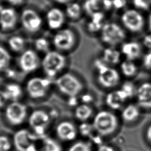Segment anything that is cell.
Here are the masks:
<instances>
[{"mask_svg": "<svg viewBox=\"0 0 151 151\" xmlns=\"http://www.w3.org/2000/svg\"><path fill=\"white\" fill-rule=\"evenodd\" d=\"M92 125L95 132L101 136L113 133L118 126V119L112 112L101 110L94 117Z\"/></svg>", "mask_w": 151, "mask_h": 151, "instance_id": "cell-1", "label": "cell"}, {"mask_svg": "<svg viewBox=\"0 0 151 151\" xmlns=\"http://www.w3.org/2000/svg\"><path fill=\"white\" fill-rule=\"evenodd\" d=\"M65 57L57 51H49L45 53L41 61V65L47 77H55L65 67Z\"/></svg>", "mask_w": 151, "mask_h": 151, "instance_id": "cell-2", "label": "cell"}, {"mask_svg": "<svg viewBox=\"0 0 151 151\" xmlns=\"http://www.w3.org/2000/svg\"><path fill=\"white\" fill-rule=\"evenodd\" d=\"M55 84L61 93L69 97H77L83 88L81 81L70 73H64L59 76L56 79Z\"/></svg>", "mask_w": 151, "mask_h": 151, "instance_id": "cell-3", "label": "cell"}, {"mask_svg": "<svg viewBox=\"0 0 151 151\" xmlns=\"http://www.w3.org/2000/svg\"><path fill=\"white\" fill-rule=\"evenodd\" d=\"M39 136L29 130L22 129L15 133L13 143L18 151H38Z\"/></svg>", "mask_w": 151, "mask_h": 151, "instance_id": "cell-4", "label": "cell"}, {"mask_svg": "<svg viewBox=\"0 0 151 151\" xmlns=\"http://www.w3.org/2000/svg\"><path fill=\"white\" fill-rule=\"evenodd\" d=\"M126 38L124 30L117 24H104L101 29V39L106 44L113 47L122 43Z\"/></svg>", "mask_w": 151, "mask_h": 151, "instance_id": "cell-5", "label": "cell"}, {"mask_svg": "<svg viewBox=\"0 0 151 151\" xmlns=\"http://www.w3.org/2000/svg\"><path fill=\"white\" fill-rule=\"evenodd\" d=\"M51 84L48 77H34L29 79L26 84V91L28 96L33 99L44 97Z\"/></svg>", "mask_w": 151, "mask_h": 151, "instance_id": "cell-6", "label": "cell"}, {"mask_svg": "<svg viewBox=\"0 0 151 151\" xmlns=\"http://www.w3.org/2000/svg\"><path fill=\"white\" fill-rule=\"evenodd\" d=\"M19 22L24 30L29 33H35L40 29L42 20L35 10L26 8L19 14Z\"/></svg>", "mask_w": 151, "mask_h": 151, "instance_id": "cell-7", "label": "cell"}, {"mask_svg": "<svg viewBox=\"0 0 151 151\" xmlns=\"http://www.w3.org/2000/svg\"><path fill=\"white\" fill-rule=\"evenodd\" d=\"M5 116L9 124L13 126H19L25 121L27 117V107L18 101H11L5 108Z\"/></svg>", "mask_w": 151, "mask_h": 151, "instance_id": "cell-8", "label": "cell"}, {"mask_svg": "<svg viewBox=\"0 0 151 151\" xmlns=\"http://www.w3.org/2000/svg\"><path fill=\"white\" fill-rule=\"evenodd\" d=\"M50 122L49 114L43 110L33 111L28 119L29 126L32 129L33 133L38 136L45 135V132Z\"/></svg>", "mask_w": 151, "mask_h": 151, "instance_id": "cell-9", "label": "cell"}, {"mask_svg": "<svg viewBox=\"0 0 151 151\" xmlns=\"http://www.w3.org/2000/svg\"><path fill=\"white\" fill-rule=\"evenodd\" d=\"M19 21V15L14 7L5 6L0 9V29L5 32L15 28Z\"/></svg>", "mask_w": 151, "mask_h": 151, "instance_id": "cell-10", "label": "cell"}, {"mask_svg": "<svg viewBox=\"0 0 151 151\" xmlns=\"http://www.w3.org/2000/svg\"><path fill=\"white\" fill-rule=\"evenodd\" d=\"M76 37L72 30L64 28L57 31L52 39L55 48L60 51H68L74 45Z\"/></svg>", "mask_w": 151, "mask_h": 151, "instance_id": "cell-11", "label": "cell"}, {"mask_svg": "<svg viewBox=\"0 0 151 151\" xmlns=\"http://www.w3.org/2000/svg\"><path fill=\"white\" fill-rule=\"evenodd\" d=\"M97 81L101 86L110 88L116 86L120 77L119 72L114 68L106 65L97 71Z\"/></svg>", "mask_w": 151, "mask_h": 151, "instance_id": "cell-12", "label": "cell"}, {"mask_svg": "<svg viewBox=\"0 0 151 151\" xmlns=\"http://www.w3.org/2000/svg\"><path fill=\"white\" fill-rule=\"evenodd\" d=\"M38 54L33 50L24 51L19 58V65L25 73H30L37 70L41 64Z\"/></svg>", "mask_w": 151, "mask_h": 151, "instance_id": "cell-13", "label": "cell"}, {"mask_svg": "<svg viewBox=\"0 0 151 151\" xmlns=\"http://www.w3.org/2000/svg\"><path fill=\"white\" fill-rule=\"evenodd\" d=\"M122 22L129 31L136 32L142 30L144 25V19L142 15L136 10L128 9L122 15Z\"/></svg>", "mask_w": 151, "mask_h": 151, "instance_id": "cell-14", "label": "cell"}, {"mask_svg": "<svg viewBox=\"0 0 151 151\" xmlns=\"http://www.w3.org/2000/svg\"><path fill=\"white\" fill-rule=\"evenodd\" d=\"M57 137L63 141H72L77 135V129L73 123L68 121L60 122L55 129Z\"/></svg>", "mask_w": 151, "mask_h": 151, "instance_id": "cell-15", "label": "cell"}, {"mask_svg": "<svg viewBox=\"0 0 151 151\" xmlns=\"http://www.w3.org/2000/svg\"><path fill=\"white\" fill-rule=\"evenodd\" d=\"M136 96L139 107L151 109V83L145 82L140 85L136 89Z\"/></svg>", "mask_w": 151, "mask_h": 151, "instance_id": "cell-16", "label": "cell"}, {"mask_svg": "<svg viewBox=\"0 0 151 151\" xmlns=\"http://www.w3.org/2000/svg\"><path fill=\"white\" fill-rule=\"evenodd\" d=\"M127 100L124 93L120 90L110 91L106 96V104L113 110L120 109Z\"/></svg>", "mask_w": 151, "mask_h": 151, "instance_id": "cell-17", "label": "cell"}, {"mask_svg": "<svg viewBox=\"0 0 151 151\" xmlns=\"http://www.w3.org/2000/svg\"><path fill=\"white\" fill-rule=\"evenodd\" d=\"M48 26L52 29H58L61 27L64 22V15L63 11L57 8L48 10L46 15Z\"/></svg>", "mask_w": 151, "mask_h": 151, "instance_id": "cell-18", "label": "cell"}, {"mask_svg": "<svg viewBox=\"0 0 151 151\" xmlns=\"http://www.w3.org/2000/svg\"><path fill=\"white\" fill-rule=\"evenodd\" d=\"M120 52L126 57V60L133 61L140 57L142 48L138 42L129 41L122 44Z\"/></svg>", "mask_w": 151, "mask_h": 151, "instance_id": "cell-19", "label": "cell"}, {"mask_svg": "<svg viewBox=\"0 0 151 151\" xmlns=\"http://www.w3.org/2000/svg\"><path fill=\"white\" fill-rule=\"evenodd\" d=\"M120 56L121 52L120 51L113 47H109L104 49L101 58L110 66L118 64L120 60Z\"/></svg>", "mask_w": 151, "mask_h": 151, "instance_id": "cell-20", "label": "cell"}, {"mask_svg": "<svg viewBox=\"0 0 151 151\" xmlns=\"http://www.w3.org/2000/svg\"><path fill=\"white\" fill-rule=\"evenodd\" d=\"M140 116V110L137 106L134 104L127 105L122 111L121 116L126 122H132L137 119Z\"/></svg>", "mask_w": 151, "mask_h": 151, "instance_id": "cell-21", "label": "cell"}, {"mask_svg": "<svg viewBox=\"0 0 151 151\" xmlns=\"http://www.w3.org/2000/svg\"><path fill=\"white\" fill-rule=\"evenodd\" d=\"M4 92L8 100L11 101H18L22 94V89L21 87L14 83L7 84L4 89Z\"/></svg>", "mask_w": 151, "mask_h": 151, "instance_id": "cell-22", "label": "cell"}, {"mask_svg": "<svg viewBox=\"0 0 151 151\" xmlns=\"http://www.w3.org/2000/svg\"><path fill=\"white\" fill-rule=\"evenodd\" d=\"M93 114L92 108L87 104L78 105L74 110L75 117L79 121L85 122L89 119Z\"/></svg>", "mask_w": 151, "mask_h": 151, "instance_id": "cell-23", "label": "cell"}, {"mask_svg": "<svg viewBox=\"0 0 151 151\" xmlns=\"http://www.w3.org/2000/svg\"><path fill=\"white\" fill-rule=\"evenodd\" d=\"M8 44L12 51L19 52L22 51L24 49L25 41L24 38L20 35H13L8 39Z\"/></svg>", "mask_w": 151, "mask_h": 151, "instance_id": "cell-24", "label": "cell"}, {"mask_svg": "<svg viewBox=\"0 0 151 151\" xmlns=\"http://www.w3.org/2000/svg\"><path fill=\"white\" fill-rule=\"evenodd\" d=\"M120 70L124 76L132 77L136 74L137 72V67L133 61L126 60L121 63Z\"/></svg>", "mask_w": 151, "mask_h": 151, "instance_id": "cell-25", "label": "cell"}, {"mask_svg": "<svg viewBox=\"0 0 151 151\" xmlns=\"http://www.w3.org/2000/svg\"><path fill=\"white\" fill-rule=\"evenodd\" d=\"M84 9L90 15L96 12L100 11L103 9V0H86Z\"/></svg>", "mask_w": 151, "mask_h": 151, "instance_id": "cell-26", "label": "cell"}, {"mask_svg": "<svg viewBox=\"0 0 151 151\" xmlns=\"http://www.w3.org/2000/svg\"><path fill=\"white\" fill-rule=\"evenodd\" d=\"M42 151H62V147L57 141L46 135L44 139Z\"/></svg>", "mask_w": 151, "mask_h": 151, "instance_id": "cell-27", "label": "cell"}, {"mask_svg": "<svg viewBox=\"0 0 151 151\" xmlns=\"http://www.w3.org/2000/svg\"><path fill=\"white\" fill-rule=\"evenodd\" d=\"M11 60V57L4 47L0 45V72L8 68Z\"/></svg>", "mask_w": 151, "mask_h": 151, "instance_id": "cell-28", "label": "cell"}, {"mask_svg": "<svg viewBox=\"0 0 151 151\" xmlns=\"http://www.w3.org/2000/svg\"><path fill=\"white\" fill-rule=\"evenodd\" d=\"M81 13V8L78 3H71L66 8V14L67 16L71 19H75L78 18Z\"/></svg>", "mask_w": 151, "mask_h": 151, "instance_id": "cell-29", "label": "cell"}, {"mask_svg": "<svg viewBox=\"0 0 151 151\" xmlns=\"http://www.w3.org/2000/svg\"><path fill=\"white\" fill-rule=\"evenodd\" d=\"M34 46L37 51L47 53L49 51L50 42L45 38L39 37L35 40Z\"/></svg>", "mask_w": 151, "mask_h": 151, "instance_id": "cell-30", "label": "cell"}, {"mask_svg": "<svg viewBox=\"0 0 151 151\" xmlns=\"http://www.w3.org/2000/svg\"><path fill=\"white\" fill-rule=\"evenodd\" d=\"M67 151H93L91 145L84 141H78L73 143Z\"/></svg>", "mask_w": 151, "mask_h": 151, "instance_id": "cell-31", "label": "cell"}, {"mask_svg": "<svg viewBox=\"0 0 151 151\" xmlns=\"http://www.w3.org/2000/svg\"><path fill=\"white\" fill-rule=\"evenodd\" d=\"M120 89L124 93L127 99L132 98L136 94V89L135 88L133 83L130 81H126L124 83Z\"/></svg>", "mask_w": 151, "mask_h": 151, "instance_id": "cell-32", "label": "cell"}, {"mask_svg": "<svg viewBox=\"0 0 151 151\" xmlns=\"http://www.w3.org/2000/svg\"><path fill=\"white\" fill-rule=\"evenodd\" d=\"M79 130L80 133L84 136L91 137L93 136V132L94 130L92 124L83 123L81 124L79 127Z\"/></svg>", "mask_w": 151, "mask_h": 151, "instance_id": "cell-33", "label": "cell"}, {"mask_svg": "<svg viewBox=\"0 0 151 151\" xmlns=\"http://www.w3.org/2000/svg\"><path fill=\"white\" fill-rule=\"evenodd\" d=\"M12 147V142L7 136L0 135V151H9Z\"/></svg>", "mask_w": 151, "mask_h": 151, "instance_id": "cell-34", "label": "cell"}, {"mask_svg": "<svg viewBox=\"0 0 151 151\" xmlns=\"http://www.w3.org/2000/svg\"><path fill=\"white\" fill-rule=\"evenodd\" d=\"M135 7L140 9H147L149 7V0H133Z\"/></svg>", "mask_w": 151, "mask_h": 151, "instance_id": "cell-35", "label": "cell"}, {"mask_svg": "<svg viewBox=\"0 0 151 151\" xmlns=\"http://www.w3.org/2000/svg\"><path fill=\"white\" fill-rule=\"evenodd\" d=\"M103 25V24L97 23L90 21L87 24V29L91 32H96L101 31Z\"/></svg>", "mask_w": 151, "mask_h": 151, "instance_id": "cell-36", "label": "cell"}, {"mask_svg": "<svg viewBox=\"0 0 151 151\" xmlns=\"http://www.w3.org/2000/svg\"><path fill=\"white\" fill-rule=\"evenodd\" d=\"M143 63L145 68L151 70V51L145 55L143 60Z\"/></svg>", "mask_w": 151, "mask_h": 151, "instance_id": "cell-37", "label": "cell"}, {"mask_svg": "<svg viewBox=\"0 0 151 151\" xmlns=\"http://www.w3.org/2000/svg\"><path fill=\"white\" fill-rule=\"evenodd\" d=\"M8 101L9 100L4 90H0V108L4 107L6 105Z\"/></svg>", "mask_w": 151, "mask_h": 151, "instance_id": "cell-38", "label": "cell"}, {"mask_svg": "<svg viewBox=\"0 0 151 151\" xmlns=\"http://www.w3.org/2000/svg\"><path fill=\"white\" fill-rule=\"evenodd\" d=\"M5 1L12 7H17L24 4L25 0H5Z\"/></svg>", "mask_w": 151, "mask_h": 151, "instance_id": "cell-39", "label": "cell"}, {"mask_svg": "<svg viewBox=\"0 0 151 151\" xmlns=\"http://www.w3.org/2000/svg\"><path fill=\"white\" fill-rule=\"evenodd\" d=\"M126 4V0H112L113 6L116 9H121L123 8Z\"/></svg>", "mask_w": 151, "mask_h": 151, "instance_id": "cell-40", "label": "cell"}, {"mask_svg": "<svg viewBox=\"0 0 151 151\" xmlns=\"http://www.w3.org/2000/svg\"><path fill=\"white\" fill-rule=\"evenodd\" d=\"M143 44L147 48L151 50V34H147L143 37Z\"/></svg>", "mask_w": 151, "mask_h": 151, "instance_id": "cell-41", "label": "cell"}, {"mask_svg": "<svg viewBox=\"0 0 151 151\" xmlns=\"http://www.w3.org/2000/svg\"><path fill=\"white\" fill-rule=\"evenodd\" d=\"M96 151H116V150L112 146L110 145L101 144L98 146Z\"/></svg>", "mask_w": 151, "mask_h": 151, "instance_id": "cell-42", "label": "cell"}, {"mask_svg": "<svg viewBox=\"0 0 151 151\" xmlns=\"http://www.w3.org/2000/svg\"><path fill=\"white\" fill-rule=\"evenodd\" d=\"M81 100L84 104H87L92 101V96L88 94H85L82 96Z\"/></svg>", "mask_w": 151, "mask_h": 151, "instance_id": "cell-43", "label": "cell"}, {"mask_svg": "<svg viewBox=\"0 0 151 151\" xmlns=\"http://www.w3.org/2000/svg\"><path fill=\"white\" fill-rule=\"evenodd\" d=\"M103 6L104 9H109L113 6L112 0H103Z\"/></svg>", "mask_w": 151, "mask_h": 151, "instance_id": "cell-44", "label": "cell"}, {"mask_svg": "<svg viewBox=\"0 0 151 151\" xmlns=\"http://www.w3.org/2000/svg\"><path fill=\"white\" fill-rule=\"evenodd\" d=\"M146 137L149 142V143L151 144V124L147 127L146 130Z\"/></svg>", "mask_w": 151, "mask_h": 151, "instance_id": "cell-45", "label": "cell"}, {"mask_svg": "<svg viewBox=\"0 0 151 151\" xmlns=\"http://www.w3.org/2000/svg\"><path fill=\"white\" fill-rule=\"evenodd\" d=\"M57 2L61 3V4H64V3H67L69 1H70L71 0H55Z\"/></svg>", "mask_w": 151, "mask_h": 151, "instance_id": "cell-46", "label": "cell"}, {"mask_svg": "<svg viewBox=\"0 0 151 151\" xmlns=\"http://www.w3.org/2000/svg\"><path fill=\"white\" fill-rule=\"evenodd\" d=\"M149 29L151 31V14L149 17Z\"/></svg>", "mask_w": 151, "mask_h": 151, "instance_id": "cell-47", "label": "cell"}, {"mask_svg": "<svg viewBox=\"0 0 151 151\" xmlns=\"http://www.w3.org/2000/svg\"><path fill=\"white\" fill-rule=\"evenodd\" d=\"M150 1H151V0H150Z\"/></svg>", "mask_w": 151, "mask_h": 151, "instance_id": "cell-48", "label": "cell"}]
</instances>
